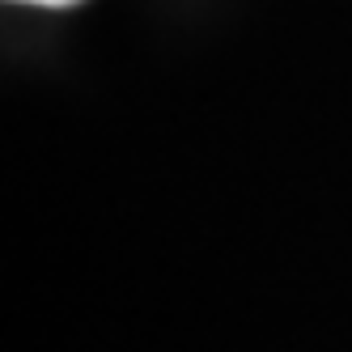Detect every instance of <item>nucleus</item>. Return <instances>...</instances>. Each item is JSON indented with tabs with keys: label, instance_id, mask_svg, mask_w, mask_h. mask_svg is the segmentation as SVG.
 Instances as JSON below:
<instances>
[{
	"label": "nucleus",
	"instance_id": "nucleus-1",
	"mask_svg": "<svg viewBox=\"0 0 352 352\" xmlns=\"http://www.w3.org/2000/svg\"><path fill=\"white\" fill-rule=\"evenodd\" d=\"M26 5H47V9H64V5H77V0H26Z\"/></svg>",
	"mask_w": 352,
	"mask_h": 352
}]
</instances>
